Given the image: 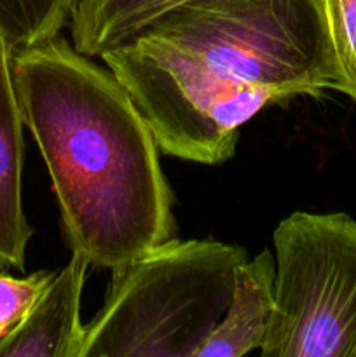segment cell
Returning <instances> with one entry per match:
<instances>
[{
    "instance_id": "5",
    "label": "cell",
    "mask_w": 356,
    "mask_h": 357,
    "mask_svg": "<svg viewBox=\"0 0 356 357\" xmlns=\"http://www.w3.org/2000/svg\"><path fill=\"white\" fill-rule=\"evenodd\" d=\"M89 267L86 258L72 253L27 317L0 340V357H82L80 300Z\"/></svg>"
},
{
    "instance_id": "6",
    "label": "cell",
    "mask_w": 356,
    "mask_h": 357,
    "mask_svg": "<svg viewBox=\"0 0 356 357\" xmlns=\"http://www.w3.org/2000/svg\"><path fill=\"white\" fill-rule=\"evenodd\" d=\"M13 56L0 31V267L24 271L34 227L23 206L24 122Z\"/></svg>"
},
{
    "instance_id": "8",
    "label": "cell",
    "mask_w": 356,
    "mask_h": 357,
    "mask_svg": "<svg viewBox=\"0 0 356 357\" xmlns=\"http://www.w3.org/2000/svg\"><path fill=\"white\" fill-rule=\"evenodd\" d=\"M191 0H77L70 16L72 44L89 58L126 44Z\"/></svg>"
},
{
    "instance_id": "10",
    "label": "cell",
    "mask_w": 356,
    "mask_h": 357,
    "mask_svg": "<svg viewBox=\"0 0 356 357\" xmlns=\"http://www.w3.org/2000/svg\"><path fill=\"white\" fill-rule=\"evenodd\" d=\"M339 70V93L356 101V0H318Z\"/></svg>"
},
{
    "instance_id": "4",
    "label": "cell",
    "mask_w": 356,
    "mask_h": 357,
    "mask_svg": "<svg viewBox=\"0 0 356 357\" xmlns=\"http://www.w3.org/2000/svg\"><path fill=\"white\" fill-rule=\"evenodd\" d=\"M264 357H356V220L295 211L278 223Z\"/></svg>"
},
{
    "instance_id": "3",
    "label": "cell",
    "mask_w": 356,
    "mask_h": 357,
    "mask_svg": "<svg viewBox=\"0 0 356 357\" xmlns=\"http://www.w3.org/2000/svg\"><path fill=\"white\" fill-rule=\"evenodd\" d=\"M246 258L237 244L173 237L112 268L82 357H198Z\"/></svg>"
},
{
    "instance_id": "9",
    "label": "cell",
    "mask_w": 356,
    "mask_h": 357,
    "mask_svg": "<svg viewBox=\"0 0 356 357\" xmlns=\"http://www.w3.org/2000/svg\"><path fill=\"white\" fill-rule=\"evenodd\" d=\"M77 0H0V31L14 52L61 33Z\"/></svg>"
},
{
    "instance_id": "2",
    "label": "cell",
    "mask_w": 356,
    "mask_h": 357,
    "mask_svg": "<svg viewBox=\"0 0 356 357\" xmlns=\"http://www.w3.org/2000/svg\"><path fill=\"white\" fill-rule=\"evenodd\" d=\"M126 44L209 108L258 114L339 91L318 0H191Z\"/></svg>"
},
{
    "instance_id": "11",
    "label": "cell",
    "mask_w": 356,
    "mask_h": 357,
    "mask_svg": "<svg viewBox=\"0 0 356 357\" xmlns=\"http://www.w3.org/2000/svg\"><path fill=\"white\" fill-rule=\"evenodd\" d=\"M56 271H35L24 278L0 274V340L27 317Z\"/></svg>"
},
{
    "instance_id": "1",
    "label": "cell",
    "mask_w": 356,
    "mask_h": 357,
    "mask_svg": "<svg viewBox=\"0 0 356 357\" xmlns=\"http://www.w3.org/2000/svg\"><path fill=\"white\" fill-rule=\"evenodd\" d=\"M13 68L70 251L112 271L177 237L159 145L115 73L61 35L14 52Z\"/></svg>"
},
{
    "instance_id": "7",
    "label": "cell",
    "mask_w": 356,
    "mask_h": 357,
    "mask_svg": "<svg viewBox=\"0 0 356 357\" xmlns=\"http://www.w3.org/2000/svg\"><path fill=\"white\" fill-rule=\"evenodd\" d=\"M274 278L276 264L269 250L237 267L229 307L198 357H241L260 351L274 316Z\"/></svg>"
}]
</instances>
